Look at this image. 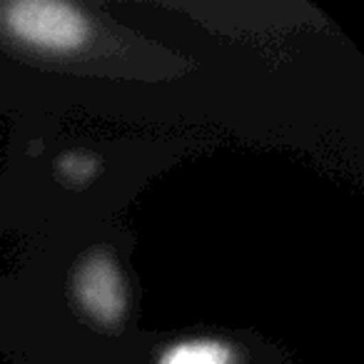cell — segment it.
Returning a JSON list of instances; mask_svg holds the SVG:
<instances>
[{
    "label": "cell",
    "mask_w": 364,
    "mask_h": 364,
    "mask_svg": "<svg viewBox=\"0 0 364 364\" xmlns=\"http://www.w3.org/2000/svg\"><path fill=\"white\" fill-rule=\"evenodd\" d=\"M0 28L21 46L48 55L80 50L92 31L80 8L58 0L6 3L0 6Z\"/></svg>",
    "instance_id": "6da1fadb"
},
{
    "label": "cell",
    "mask_w": 364,
    "mask_h": 364,
    "mask_svg": "<svg viewBox=\"0 0 364 364\" xmlns=\"http://www.w3.org/2000/svg\"><path fill=\"white\" fill-rule=\"evenodd\" d=\"M73 294L80 309L102 327H115L127 309V289L115 257L107 250H92L73 272Z\"/></svg>",
    "instance_id": "7a4b0ae2"
},
{
    "label": "cell",
    "mask_w": 364,
    "mask_h": 364,
    "mask_svg": "<svg viewBox=\"0 0 364 364\" xmlns=\"http://www.w3.org/2000/svg\"><path fill=\"white\" fill-rule=\"evenodd\" d=\"M155 364H235V349L215 337L180 339L170 344Z\"/></svg>",
    "instance_id": "3957f363"
},
{
    "label": "cell",
    "mask_w": 364,
    "mask_h": 364,
    "mask_svg": "<svg viewBox=\"0 0 364 364\" xmlns=\"http://www.w3.org/2000/svg\"><path fill=\"white\" fill-rule=\"evenodd\" d=\"M97 170V160L90 152H65V155L58 160V172H60L63 182L68 185H85L92 180Z\"/></svg>",
    "instance_id": "277c9868"
}]
</instances>
